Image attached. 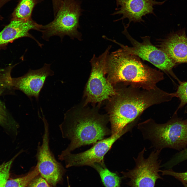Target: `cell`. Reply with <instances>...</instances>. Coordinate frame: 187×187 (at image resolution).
<instances>
[{
  "label": "cell",
  "mask_w": 187,
  "mask_h": 187,
  "mask_svg": "<svg viewBox=\"0 0 187 187\" xmlns=\"http://www.w3.org/2000/svg\"><path fill=\"white\" fill-rule=\"evenodd\" d=\"M119 85L120 88L115 87L116 93L108 99L107 105L111 135L136 122L148 108L176 97L175 92L169 93L157 86L147 90L132 85Z\"/></svg>",
  "instance_id": "cell-1"
},
{
  "label": "cell",
  "mask_w": 187,
  "mask_h": 187,
  "mask_svg": "<svg viewBox=\"0 0 187 187\" xmlns=\"http://www.w3.org/2000/svg\"><path fill=\"white\" fill-rule=\"evenodd\" d=\"M86 105L75 106L68 111L59 127L63 138L70 143L61 154L71 152L82 146L95 144L111 135L107 126L108 115L100 114L95 108Z\"/></svg>",
  "instance_id": "cell-2"
},
{
  "label": "cell",
  "mask_w": 187,
  "mask_h": 187,
  "mask_svg": "<svg viewBox=\"0 0 187 187\" xmlns=\"http://www.w3.org/2000/svg\"><path fill=\"white\" fill-rule=\"evenodd\" d=\"M106 71L107 79L114 86L122 84L150 90L164 79L161 71L144 64L138 56L122 48L108 55Z\"/></svg>",
  "instance_id": "cell-3"
},
{
  "label": "cell",
  "mask_w": 187,
  "mask_h": 187,
  "mask_svg": "<svg viewBox=\"0 0 187 187\" xmlns=\"http://www.w3.org/2000/svg\"><path fill=\"white\" fill-rule=\"evenodd\" d=\"M175 113L167 122L158 124L151 118L138 124L144 138L149 141L156 150L165 148L183 150L187 147V119Z\"/></svg>",
  "instance_id": "cell-4"
},
{
  "label": "cell",
  "mask_w": 187,
  "mask_h": 187,
  "mask_svg": "<svg viewBox=\"0 0 187 187\" xmlns=\"http://www.w3.org/2000/svg\"><path fill=\"white\" fill-rule=\"evenodd\" d=\"M81 12L80 4L77 1L63 0L54 20L42 25V38L48 41L51 37L56 36L62 40L64 36H68L72 39L81 41V34L78 30Z\"/></svg>",
  "instance_id": "cell-5"
},
{
  "label": "cell",
  "mask_w": 187,
  "mask_h": 187,
  "mask_svg": "<svg viewBox=\"0 0 187 187\" xmlns=\"http://www.w3.org/2000/svg\"><path fill=\"white\" fill-rule=\"evenodd\" d=\"M111 48V45L108 46L98 57L94 55L90 60L91 70L85 88L84 105L90 103H100L116 93V88L105 77L106 60Z\"/></svg>",
  "instance_id": "cell-6"
},
{
  "label": "cell",
  "mask_w": 187,
  "mask_h": 187,
  "mask_svg": "<svg viewBox=\"0 0 187 187\" xmlns=\"http://www.w3.org/2000/svg\"><path fill=\"white\" fill-rule=\"evenodd\" d=\"M123 33L132 45V47L124 45L115 40L111 41L120 46L127 53L136 55L143 60L146 61L165 73L179 81L172 71L176 63L165 52L153 45L149 36L142 37L143 41L139 42L133 39L127 30L128 27L124 26Z\"/></svg>",
  "instance_id": "cell-7"
},
{
  "label": "cell",
  "mask_w": 187,
  "mask_h": 187,
  "mask_svg": "<svg viewBox=\"0 0 187 187\" xmlns=\"http://www.w3.org/2000/svg\"><path fill=\"white\" fill-rule=\"evenodd\" d=\"M144 148L136 158H134L135 167L127 172H122L123 177L129 178L127 184L131 187H154L157 180L162 178L158 174L161 162L158 159L161 150H155L145 158Z\"/></svg>",
  "instance_id": "cell-8"
},
{
  "label": "cell",
  "mask_w": 187,
  "mask_h": 187,
  "mask_svg": "<svg viewBox=\"0 0 187 187\" xmlns=\"http://www.w3.org/2000/svg\"><path fill=\"white\" fill-rule=\"evenodd\" d=\"M130 130L129 127H126L118 133L98 141L91 148L84 151L75 154L70 152L60 154L58 158L65 161L67 168L85 165L91 166L95 163L104 164V157L113 143Z\"/></svg>",
  "instance_id": "cell-9"
},
{
  "label": "cell",
  "mask_w": 187,
  "mask_h": 187,
  "mask_svg": "<svg viewBox=\"0 0 187 187\" xmlns=\"http://www.w3.org/2000/svg\"><path fill=\"white\" fill-rule=\"evenodd\" d=\"M44 132L41 144L38 143L36 157V165L42 177L54 186L60 180L63 171L61 164L56 159L49 146V124L46 119H43Z\"/></svg>",
  "instance_id": "cell-10"
},
{
  "label": "cell",
  "mask_w": 187,
  "mask_h": 187,
  "mask_svg": "<svg viewBox=\"0 0 187 187\" xmlns=\"http://www.w3.org/2000/svg\"><path fill=\"white\" fill-rule=\"evenodd\" d=\"M50 65L45 63L39 69H30L23 76L12 78V86L22 91L29 98L33 97L38 101L47 77L54 74Z\"/></svg>",
  "instance_id": "cell-11"
},
{
  "label": "cell",
  "mask_w": 187,
  "mask_h": 187,
  "mask_svg": "<svg viewBox=\"0 0 187 187\" xmlns=\"http://www.w3.org/2000/svg\"><path fill=\"white\" fill-rule=\"evenodd\" d=\"M117 7L112 14L122 15V17L116 21L123 20L126 18L128 19L129 22L128 26L130 23L144 22L142 19L143 16L148 14H153L155 15L154 13L153 6L155 5H161L165 2H158L156 0H115Z\"/></svg>",
  "instance_id": "cell-12"
},
{
  "label": "cell",
  "mask_w": 187,
  "mask_h": 187,
  "mask_svg": "<svg viewBox=\"0 0 187 187\" xmlns=\"http://www.w3.org/2000/svg\"><path fill=\"white\" fill-rule=\"evenodd\" d=\"M42 26V25L34 21L31 17L25 19H12L10 23L0 32V49L9 42L24 37L32 39L39 46L42 47V44L29 32L32 30L41 31Z\"/></svg>",
  "instance_id": "cell-13"
},
{
  "label": "cell",
  "mask_w": 187,
  "mask_h": 187,
  "mask_svg": "<svg viewBox=\"0 0 187 187\" xmlns=\"http://www.w3.org/2000/svg\"><path fill=\"white\" fill-rule=\"evenodd\" d=\"M158 46L176 64L187 63V37L184 32L170 35L161 41Z\"/></svg>",
  "instance_id": "cell-14"
},
{
  "label": "cell",
  "mask_w": 187,
  "mask_h": 187,
  "mask_svg": "<svg viewBox=\"0 0 187 187\" xmlns=\"http://www.w3.org/2000/svg\"><path fill=\"white\" fill-rule=\"evenodd\" d=\"M98 172L106 187H121V178L116 173L109 170L105 164L95 163L91 166Z\"/></svg>",
  "instance_id": "cell-15"
},
{
  "label": "cell",
  "mask_w": 187,
  "mask_h": 187,
  "mask_svg": "<svg viewBox=\"0 0 187 187\" xmlns=\"http://www.w3.org/2000/svg\"><path fill=\"white\" fill-rule=\"evenodd\" d=\"M44 0H20L12 14V19H25L31 17L33 9Z\"/></svg>",
  "instance_id": "cell-16"
},
{
  "label": "cell",
  "mask_w": 187,
  "mask_h": 187,
  "mask_svg": "<svg viewBox=\"0 0 187 187\" xmlns=\"http://www.w3.org/2000/svg\"><path fill=\"white\" fill-rule=\"evenodd\" d=\"M39 174L37 166L23 177L7 180L3 187H26L30 182Z\"/></svg>",
  "instance_id": "cell-17"
},
{
  "label": "cell",
  "mask_w": 187,
  "mask_h": 187,
  "mask_svg": "<svg viewBox=\"0 0 187 187\" xmlns=\"http://www.w3.org/2000/svg\"><path fill=\"white\" fill-rule=\"evenodd\" d=\"M0 89V95L2 92ZM0 125L9 131L15 132L19 126L18 124L9 116L4 104L0 100Z\"/></svg>",
  "instance_id": "cell-18"
},
{
  "label": "cell",
  "mask_w": 187,
  "mask_h": 187,
  "mask_svg": "<svg viewBox=\"0 0 187 187\" xmlns=\"http://www.w3.org/2000/svg\"><path fill=\"white\" fill-rule=\"evenodd\" d=\"M20 151L11 159L0 164V187H3L8 180L11 165L16 158L22 153Z\"/></svg>",
  "instance_id": "cell-19"
},
{
  "label": "cell",
  "mask_w": 187,
  "mask_h": 187,
  "mask_svg": "<svg viewBox=\"0 0 187 187\" xmlns=\"http://www.w3.org/2000/svg\"><path fill=\"white\" fill-rule=\"evenodd\" d=\"M179 83V85L175 93L176 97L180 99V103L175 112L176 113L187 104V82H180Z\"/></svg>",
  "instance_id": "cell-20"
},
{
  "label": "cell",
  "mask_w": 187,
  "mask_h": 187,
  "mask_svg": "<svg viewBox=\"0 0 187 187\" xmlns=\"http://www.w3.org/2000/svg\"><path fill=\"white\" fill-rule=\"evenodd\" d=\"M186 160H187V147L176 154L170 160L165 163V165L168 168H170Z\"/></svg>",
  "instance_id": "cell-21"
},
{
  "label": "cell",
  "mask_w": 187,
  "mask_h": 187,
  "mask_svg": "<svg viewBox=\"0 0 187 187\" xmlns=\"http://www.w3.org/2000/svg\"><path fill=\"white\" fill-rule=\"evenodd\" d=\"M163 175H169L174 177L181 181L187 183V171L185 172H178L173 171L171 169L168 170H159Z\"/></svg>",
  "instance_id": "cell-22"
},
{
  "label": "cell",
  "mask_w": 187,
  "mask_h": 187,
  "mask_svg": "<svg viewBox=\"0 0 187 187\" xmlns=\"http://www.w3.org/2000/svg\"><path fill=\"white\" fill-rule=\"evenodd\" d=\"M35 178L26 187H50L48 183L42 177H40Z\"/></svg>",
  "instance_id": "cell-23"
},
{
  "label": "cell",
  "mask_w": 187,
  "mask_h": 187,
  "mask_svg": "<svg viewBox=\"0 0 187 187\" xmlns=\"http://www.w3.org/2000/svg\"><path fill=\"white\" fill-rule=\"evenodd\" d=\"M54 16L60 8L63 0H52Z\"/></svg>",
  "instance_id": "cell-24"
},
{
  "label": "cell",
  "mask_w": 187,
  "mask_h": 187,
  "mask_svg": "<svg viewBox=\"0 0 187 187\" xmlns=\"http://www.w3.org/2000/svg\"><path fill=\"white\" fill-rule=\"evenodd\" d=\"M12 0H0V9L7 2Z\"/></svg>",
  "instance_id": "cell-25"
},
{
  "label": "cell",
  "mask_w": 187,
  "mask_h": 187,
  "mask_svg": "<svg viewBox=\"0 0 187 187\" xmlns=\"http://www.w3.org/2000/svg\"><path fill=\"white\" fill-rule=\"evenodd\" d=\"M184 187H187V184L184 182H182Z\"/></svg>",
  "instance_id": "cell-26"
},
{
  "label": "cell",
  "mask_w": 187,
  "mask_h": 187,
  "mask_svg": "<svg viewBox=\"0 0 187 187\" xmlns=\"http://www.w3.org/2000/svg\"><path fill=\"white\" fill-rule=\"evenodd\" d=\"M185 112L187 113V106L185 108Z\"/></svg>",
  "instance_id": "cell-27"
}]
</instances>
